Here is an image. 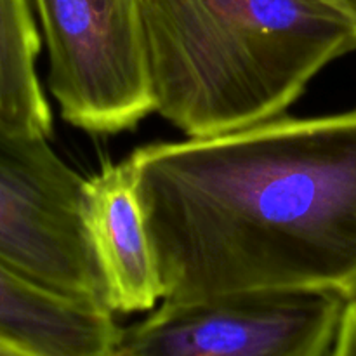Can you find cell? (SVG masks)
<instances>
[{
	"label": "cell",
	"instance_id": "cell-1",
	"mask_svg": "<svg viewBox=\"0 0 356 356\" xmlns=\"http://www.w3.org/2000/svg\"><path fill=\"white\" fill-rule=\"evenodd\" d=\"M129 162L162 299L356 296V110L153 143Z\"/></svg>",
	"mask_w": 356,
	"mask_h": 356
},
{
	"label": "cell",
	"instance_id": "cell-2",
	"mask_svg": "<svg viewBox=\"0 0 356 356\" xmlns=\"http://www.w3.org/2000/svg\"><path fill=\"white\" fill-rule=\"evenodd\" d=\"M155 110L188 138L277 118L356 33L327 0H139Z\"/></svg>",
	"mask_w": 356,
	"mask_h": 356
},
{
	"label": "cell",
	"instance_id": "cell-3",
	"mask_svg": "<svg viewBox=\"0 0 356 356\" xmlns=\"http://www.w3.org/2000/svg\"><path fill=\"white\" fill-rule=\"evenodd\" d=\"M87 179L47 138L0 129V261L52 292L108 308L87 233Z\"/></svg>",
	"mask_w": 356,
	"mask_h": 356
},
{
	"label": "cell",
	"instance_id": "cell-4",
	"mask_svg": "<svg viewBox=\"0 0 356 356\" xmlns=\"http://www.w3.org/2000/svg\"><path fill=\"white\" fill-rule=\"evenodd\" d=\"M346 299L323 291H243L169 301L120 329L111 356H322Z\"/></svg>",
	"mask_w": 356,
	"mask_h": 356
},
{
	"label": "cell",
	"instance_id": "cell-5",
	"mask_svg": "<svg viewBox=\"0 0 356 356\" xmlns=\"http://www.w3.org/2000/svg\"><path fill=\"white\" fill-rule=\"evenodd\" d=\"M83 219L111 312L152 309L162 287L129 159L104 162L87 179Z\"/></svg>",
	"mask_w": 356,
	"mask_h": 356
},
{
	"label": "cell",
	"instance_id": "cell-6",
	"mask_svg": "<svg viewBox=\"0 0 356 356\" xmlns=\"http://www.w3.org/2000/svg\"><path fill=\"white\" fill-rule=\"evenodd\" d=\"M111 309L52 292L0 261V336L24 356H111Z\"/></svg>",
	"mask_w": 356,
	"mask_h": 356
},
{
	"label": "cell",
	"instance_id": "cell-7",
	"mask_svg": "<svg viewBox=\"0 0 356 356\" xmlns=\"http://www.w3.org/2000/svg\"><path fill=\"white\" fill-rule=\"evenodd\" d=\"M40 33L30 0H0V129L49 138L52 115L37 73Z\"/></svg>",
	"mask_w": 356,
	"mask_h": 356
},
{
	"label": "cell",
	"instance_id": "cell-8",
	"mask_svg": "<svg viewBox=\"0 0 356 356\" xmlns=\"http://www.w3.org/2000/svg\"><path fill=\"white\" fill-rule=\"evenodd\" d=\"M336 346L332 348V355L336 356H355L356 355V296L344 305L341 313L339 325H337Z\"/></svg>",
	"mask_w": 356,
	"mask_h": 356
},
{
	"label": "cell",
	"instance_id": "cell-9",
	"mask_svg": "<svg viewBox=\"0 0 356 356\" xmlns=\"http://www.w3.org/2000/svg\"><path fill=\"white\" fill-rule=\"evenodd\" d=\"M327 2L332 7H336L346 17V21L351 24V28H353L356 33V0H327Z\"/></svg>",
	"mask_w": 356,
	"mask_h": 356
},
{
	"label": "cell",
	"instance_id": "cell-10",
	"mask_svg": "<svg viewBox=\"0 0 356 356\" xmlns=\"http://www.w3.org/2000/svg\"><path fill=\"white\" fill-rule=\"evenodd\" d=\"M0 356H24V355L19 348L14 346L10 341H7L6 337L0 336Z\"/></svg>",
	"mask_w": 356,
	"mask_h": 356
}]
</instances>
